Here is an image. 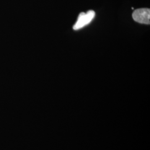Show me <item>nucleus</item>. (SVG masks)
<instances>
[{
  "instance_id": "1",
  "label": "nucleus",
  "mask_w": 150,
  "mask_h": 150,
  "mask_svg": "<svg viewBox=\"0 0 150 150\" xmlns=\"http://www.w3.org/2000/svg\"><path fill=\"white\" fill-rule=\"evenodd\" d=\"M95 16V12L93 10H89L87 13L81 12L77 18L73 28L75 30H78L86 26L91 22Z\"/></svg>"
},
{
  "instance_id": "2",
  "label": "nucleus",
  "mask_w": 150,
  "mask_h": 150,
  "mask_svg": "<svg viewBox=\"0 0 150 150\" xmlns=\"http://www.w3.org/2000/svg\"><path fill=\"white\" fill-rule=\"evenodd\" d=\"M132 17L134 21L139 23L150 25V8H143L134 10L132 13Z\"/></svg>"
}]
</instances>
